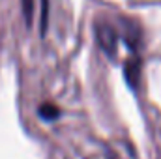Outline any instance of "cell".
Wrapping results in <instances>:
<instances>
[{
  "label": "cell",
  "instance_id": "obj_3",
  "mask_svg": "<svg viewBox=\"0 0 161 159\" xmlns=\"http://www.w3.org/2000/svg\"><path fill=\"white\" fill-rule=\"evenodd\" d=\"M38 116L45 122H54V120L60 116V109L53 103H41L38 107Z\"/></svg>",
  "mask_w": 161,
  "mask_h": 159
},
{
  "label": "cell",
  "instance_id": "obj_4",
  "mask_svg": "<svg viewBox=\"0 0 161 159\" xmlns=\"http://www.w3.org/2000/svg\"><path fill=\"white\" fill-rule=\"evenodd\" d=\"M40 30L41 36H45L47 32V23H49V0H41V17H40Z\"/></svg>",
  "mask_w": 161,
  "mask_h": 159
},
{
  "label": "cell",
  "instance_id": "obj_5",
  "mask_svg": "<svg viewBox=\"0 0 161 159\" xmlns=\"http://www.w3.org/2000/svg\"><path fill=\"white\" fill-rule=\"evenodd\" d=\"M21 8H23V17L26 21V25H30L32 15H34V0H21Z\"/></svg>",
  "mask_w": 161,
  "mask_h": 159
},
{
  "label": "cell",
  "instance_id": "obj_1",
  "mask_svg": "<svg viewBox=\"0 0 161 159\" xmlns=\"http://www.w3.org/2000/svg\"><path fill=\"white\" fill-rule=\"evenodd\" d=\"M96 38H97V43L101 47V51L107 54V56H114L116 52V45H118V40H120V32L118 28H114L109 21L105 19H99L96 23Z\"/></svg>",
  "mask_w": 161,
  "mask_h": 159
},
{
  "label": "cell",
  "instance_id": "obj_2",
  "mask_svg": "<svg viewBox=\"0 0 161 159\" xmlns=\"http://www.w3.org/2000/svg\"><path fill=\"white\" fill-rule=\"evenodd\" d=\"M124 73H125L127 84H129L131 88H137L139 77H141V60H139V56L127 60V64H125V68H124Z\"/></svg>",
  "mask_w": 161,
  "mask_h": 159
}]
</instances>
